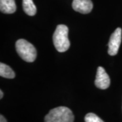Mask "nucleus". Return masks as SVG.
<instances>
[{"label":"nucleus","instance_id":"obj_9","mask_svg":"<svg viewBox=\"0 0 122 122\" xmlns=\"http://www.w3.org/2000/svg\"><path fill=\"white\" fill-rule=\"evenodd\" d=\"M0 76L8 79H13L15 77L14 71L8 65L3 62L0 63Z\"/></svg>","mask_w":122,"mask_h":122},{"label":"nucleus","instance_id":"obj_1","mask_svg":"<svg viewBox=\"0 0 122 122\" xmlns=\"http://www.w3.org/2000/svg\"><path fill=\"white\" fill-rule=\"evenodd\" d=\"M69 29L65 25H59L53 35V43L59 52H64L69 50L70 41L68 37Z\"/></svg>","mask_w":122,"mask_h":122},{"label":"nucleus","instance_id":"obj_8","mask_svg":"<svg viewBox=\"0 0 122 122\" xmlns=\"http://www.w3.org/2000/svg\"><path fill=\"white\" fill-rule=\"evenodd\" d=\"M22 7L25 12L30 16L36 14L37 8L33 0H22Z\"/></svg>","mask_w":122,"mask_h":122},{"label":"nucleus","instance_id":"obj_2","mask_svg":"<svg viewBox=\"0 0 122 122\" xmlns=\"http://www.w3.org/2000/svg\"><path fill=\"white\" fill-rule=\"evenodd\" d=\"M74 115L71 110L66 107L51 109L44 118V122H73Z\"/></svg>","mask_w":122,"mask_h":122},{"label":"nucleus","instance_id":"obj_7","mask_svg":"<svg viewBox=\"0 0 122 122\" xmlns=\"http://www.w3.org/2000/svg\"><path fill=\"white\" fill-rule=\"evenodd\" d=\"M0 10L4 14H13L16 10L14 0H0Z\"/></svg>","mask_w":122,"mask_h":122},{"label":"nucleus","instance_id":"obj_10","mask_svg":"<svg viewBox=\"0 0 122 122\" xmlns=\"http://www.w3.org/2000/svg\"><path fill=\"white\" fill-rule=\"evenodd\" d=\"M85 122H104L96 114L89 113L85 116Z\"/></svg>","mask_w":122,"mask_h":122},{"label":"nucleus","instance_id":"obj_6","mask_svg":"<svg viewBox=\"0 0 122 122\" xmlns=\"http://www.w3.org/2000/svg\"><path fill=\"white\" fill-rule=\"evenodd\" d=\"M72 7L79 13L88 14L93 8V4L91 0H73Z\"/></svg>","mask_w":122,"mask_h":122},{"label":"nucleus","instance_id":"obj_11","mask_svg":"<svg viewBox=\"0 0 122 122\" xmlns=\"http://www.w3.org/2000/svg\"><path fill=\"white\" fill-rule=\"evenodd\" d=\"M0 122H7V120L2 115H0Z\"/></svg>","mask_w":122,"mask_h":122},{"label":"nucleus","instance_id":"obj_5","mask_svg":"<svg viewBox=\"0 0 122 122\" xmlns=\"http://www.w3.org/2000/svg\"><path fill=\"white\" fill-rule=\"evenodd\" d=\"M111 80L109 75L102 66H98L96 72L95 85L98 88L101 90H106L109 87Z\"/></svg>","mask_w":122,"mask_h":122},{"label":"nucleus","instance_id":"obj_3","mask_svg":"<svg viewBox=\"0 0 122 122\" xmlns=\"http://www.w3.org/2000/svg\"><path fill=\"white\" fill-rule=\"evenodd\" d=\"M16 50L19 56L26 62H32L37 57V51L33 44L24 39H20L16 42Z\"/></svg>","mask_w":122,"mask_h":122},{"label":"nucleus","instance_id":"obj_12","mask_svg":"<svg viewBox=\"0 0 122 122\" xmlns=\"http://www.w3.org/2000/svg\"><path fill=\"white\" fill-rule=\"evenodd\" d=\"M3 96H4V92H3L2 90H0V98L1 99V98H3Z\"/></svg>","mask_w":122,"mask_h":122},{"label":"nucleus","instance_id":"obj_4","mask_svg":"<svg viewBox=\"0 0 122 122\" xmlns=\"http://www.w3.org/2000/svg\"><path fill=\"white\" fill-rule=\"evenodd\" d=\"M122 30L121 28H117L110 37L108 46V53L111 56H115L118 53V50L122 42Z\"/></svg>","mask_w":122,"mask_h":122}]
</instances>
